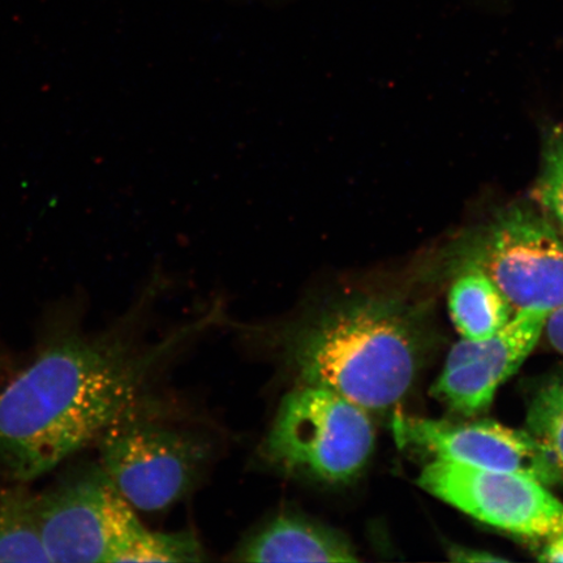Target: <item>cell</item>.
<instances>
[{"label": "cell", "instance_id": "8fae6325", "mask_svg": "<svg viewBox=\"0 0 563 563\" xmlns=\"http://www.w3.org/2000/svg\"><path fill=\"white\" fill-rule=\"evenodd\" d=\"M449 276L450 317L463 340H487L516 314L509 300L482 272L461 269Z\"/></svg>", "mask_w": 563, "mask_h": 563}, {"label": "cell", "instance_id": "9c48e42d", "mask_svg": "<svg viewBox=\"0 0 563 563\" xmlns=\"http://www.w3.org/2000/svg\"><path fill=\"white\" fill-rule=\"evenodd\" d=\"M549 312L520 311L495 335L462 340L450 350L431 394L464 417L487 411L498 387L522 367L545 330Z\"/></svg>", "mask_w": 563, "mask_h": 563}, {"label": "cell", "instance_id": "4fadbf2b", "mask_svg": "<svg viewBox=\"0 0 563 563\" xmlns=\"http://www.w3.org/2000/svg\"><path fill=\"white\" fill-rule=\"evenodd\" d=\"M526 431L545 450L563 484V367L534 387L527 405Z\"/></svg>", "mask_w": 563, "mask_h": 563}, {"label": "cell", "instance_id": "5bb4252c", "mask_svg": "<svg viewBox=\"0 0 563 563\" xmlns=\"http://www.w3.org/2000/svg\"><path fill=\"white\" fill-rule=\"evenodd\" d=\"M541 210L563 241V129L552 126L545 133L543 158L534 188Z\"/></svg>", "mask_w": 563, "mask_h": 563}, {"label": "cell", "instance_id": "277c9868", "mask_svg": "<svg viewBox=\"0 0 563 563\" xmlns=\"http://www.w3.org/2000/svg\"><path fill=\"white\" fill-rule=\"evenodd\" d=\"M375 448L369 411L327 387L297 384L282 398L262 453L282 473L340 487L364 474Z\"/></svg>", "mask_w": 563, "mask_h": 563}, {"label": "cell", "instance_id": "5b68a950", "mask_svg": "<svg viewBox=\"0 0 563 563\" xmlns=\"http://www.w3.org/2000/svg\"><path fill=\"white\" fill-rule=\"evenodd\" d=\"M95 446L97 463L125 501L150 514L185 498L211 454L206 435L167 418L161 404L117 422Z\"/></svg>", "mask_w": 563, "mask_h": 563}, {"label": "cell", "instance_id": "6da1fadb", "mask_svg": "<svg viewBox=\"0 0 563 563\" xmlns=\"http://www.w3.org/2000/svg\"><path fill=\"white\" fill-rule=\"evenodd\" d=\"M179 340L145 342L129 319L46 338L0 385V476L32 484L159 404L153 386Z\"/></svg>", "mask_w": 563, "mask_h": 563}, {"label": "cell", "instance_id": "e0dca14e", "mask_svg": "<svg viewBox=\"0 0 563 563\" xmlns=\"http://www.w3.org/2000/svg\"><path fill=\"white\" fill-rule=\"evenodd\" d=\"M538 549V560L543 562H563V534L544 540Z\"/></svg>", "mask_w": 563, "mask_h": 563}, {"label": "cell", "instance_id": "3957f363", "mask_svg": "<svg viewBox=\"0 0 563 563\" xmlns=\"http://www.w3.org/2000/svg\"><path fill=\"white\" fill-rule=\"evenodd\" d=\"M38 508L42 543L54 563L206 560L192 532H158L141 522L97 461L38 492Z\"/></svg>", "mask_w": 563, "mask_h": 563}, {"label": "cell", "instance_id": "30bf717a", "mask_svg": "<svg viewBox=\"0 0 563 563\" xmlns=\"http://www.w3.org/2000/svg\"><path fill=\"white\" fill-rule=\"evenodd\" d=\"M241 562H357L352 541L335 528L298 514H279L243 540Z\"/></svg>", "mask_w": 563, "mask_h": 563}, {"label": "cell", "instance_id": "52a82bcc", "mask_svg": "<svg viewBox=\"0 0 563 563\" xmlns=\"http://www.w3.org/2000/svg\"><path fill=\"white\" fill-rule=\"evenodd\" d=\"M418 485L498 530L540 541L563 534V503L537 478L431 460Z\"/></svg>", "mask_w": 563, "mask_h": 563}, {"label": "cell", "instance_id": "9a60e30c", "mask_svg": "<svg viewBox=\"0 0 563 563\" xmlns=\"http://www.w3.org/2000/svg\"><path fill=\"white\" fill-rule=\"evenodd\" d=\"M449 558L454 562H505L508 559L499 558L481 549L454 545L449 549Z\"/></svg>", "mask_w": 563, "mask_h": 563}, {"label": "cell", "instance_id": "7a4b0ae2", "mask_svg": "<svg viewBox=\"0 0 563 563\" xmlns=\"http://www.w3.org/2000/svg\"><path fill=\"white\" fill-rule=\"evenodd\" d=\"M277 355L300 385L327 387L372 415L396 408L424 368V308L397 294L352 291L284 323Z\"/></svg>", "mask_w": 563, "mask_h": 563}, {"label": "cell", "instance_id": "ba28073f", "mask_svg": "<svg viewBox=\"0 0 563 563\" xmlns=\"http://www.w3.org/2000/svg\"><path fill=\"white\" fill-rule=\"evenodd\" d=\"M399 449L466 466L523 475L548 487L561 484L545 450L526 429L492 420L450 421L396 415L391 421Z\"/></svg>", "mask_w": 563, "mask_h": 563}, {"label": "cell", "instance_id": "7c38bea8", "mask_svg": "<svg viewBox=\"0 0 563 563\" xmlns=\"http://www.w3.org/2000/svg\"><path fill=\"white\" fill-rule=\"evenodd\" d=\"M0 562H51L42 543L38 492L0 476Z\"/></svg>", "mask_w": 563, "mask_h": 563}, {"label": "cell", "instance_id": "8992f818", "mask_svg": "<svg viewBox=\"0 0 563 563\" xmlns=\"http://www.w3.org/2000/svg\"><path fill=\"white\" fill-rule=\"evenodd\" d=\"M445 269L482 272L516 313L563 306V241L544 211L526 203L464 232L449 246Z\"/></svg>", "mask_w": 563, "mask_h": 563}, {"label": "cell", "instance_id": "2e32d148", "mask_svg": "<svg viewBox=\"0 0 563 563\" xmlns=\"http://www.w3.org/2000/svg\"><path fill=\"white\" fill-rule=\"evenodd\" d=\"M544 333L552 347L563 355V306L549 313Z\"/></svg>", "mask_w": 563, "mask_h": 563}, {"label": "cell", "instance_id": "ac0fdd59", "mask_svg": "<svg viewBox=\"0 0 563 563\" xmlns=\"http://www.w3.org/2000/svg\"><path fill=\"white\" fill-rule=\"evenodd\" d=\"M11 375V371L9 368V364H7L5 355L0 351V385L5 382V378Z\"/></svg>", "mask_w": 563, "mask_h": 563}]
</instances>
